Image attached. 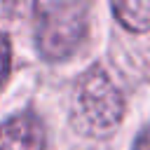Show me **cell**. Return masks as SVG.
Listing matches in <instances>:
<instances>
[{
	"label": "cell",
	"mask_w": 150,
	"mask_h": 150,
	"mask_svg": "<svg viewBox=\"0 0 150 150\" xmlns=\"http://www.w3.org/2000/svg\"><path fill=\"white\" fill-rule=\"evenodd\" d=\"M124 115V96L101 66L87 68L73 89L70 124L82 136L103 138L112 134Z\"/></svg>",
	"instance_id": "1"
},
{
	"label": "cell",
	"mask_w": 150,
	"mask_h": 150,
	"mask_svg": "<svg viewBox=\"0 0 150 150\" xmlns=\"http://www.w3.org/2000/svg\"><path fill=\"white\" fill-rule=\"evenodd\" d=\"M35 45L45 61H66L75 54L87 35L89 2L80 0H40L33 5Z\"/></svg>",
	"instance_id": "2"
},
{
	"label": "cell",
	"mask_w": 150,
	"mask_h": 150,
	"mask_svg": "<svg viewBox=\"0 0 150 150\" xmlns=\"http://www.w3.org/2000/svg\"><path fill=\"white\" fill-rule=\"evenodd\" d=\"M47 134L42 120L26 110L0 124V150H45Z\"/></svg>",
	"instance_id": "3"
},
{
	"label": "cell",
	"mask_w": 150,
	"mask_h": 150,
	"mask_svg": "<svg viewBox=\"0 0 150 150\" xmlns=\"http://www.w3.org/2000/svg\"><path fill=\"white\" fill-rule=\"evenodd\" d=\"M110 7L127 30L134 33L150 30V0H115Z\"/></svg>",
	"instance_id": "4"
},
{
	"label": "cell",
	"mask_w": 150,
	"mask_h": 150,
	"mask_svg": "<svg viewBox=\"0 0 150 150\" xmlns=\"http://www.w3.org/2000/svg\"><path fill=\"white\" fill-rule=\"evenodd\" d=\"M9 61H12V47H9L7 35H2V33H0V87H2V84H5V80H7Z\"/></svg>",
	"instance_id": "5"
},
{
	"label": "cell",
	"mask_w": 150,
	"mask_h": 150,
	"mask_svg": "<svg viewBox=\"0 0 150 150\" xmlns=\"http://www.w3.org/2000/svg\"><path fill=\"white\" fill-rule=\"evenodd\" d=\"M131 150H150V122L141 129V134L136 136V141H134V148Z\"/></svg>",
	"instance_id": "6"
}]
</instances>
